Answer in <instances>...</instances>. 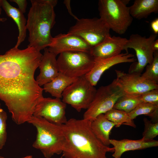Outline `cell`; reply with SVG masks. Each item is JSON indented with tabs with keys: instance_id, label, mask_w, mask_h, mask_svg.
Instances as JSON below:
<instances>
[{
	"instance_id": "28",
	"label": "cell",
	"mask_w": 158,
	"mask_h": 158,
	"mask_svg": "<svg viewBox=\"0 0 158 158\" xmlns=\"http://www.w3.org/2000/svg\"><path fill=\"white\" fill-rule=\"evenodd\" d=\"M140 98L142 102L158 106V89L152 90L140 95Z\"/></svg>"
},
{
	"instance_id": "26",
	"label": "cell",
	"mask_w": 158,
	"mask_h": 158,
	"mask_svg": "<svg viewBox=\"0 0 158 158\" xmlns=\"http://www.w3.org/2000/svg\"><path fill=\"white\" fill-rule=\"evenodd\" d=\"M144 129L142 138L146 140H153L158 135V122L154 123L147 118L143 119Z\"/></svg>"
},
{
	"instance_id": "7",
	"label": "cell",
	"mask_w": 158,
	"mask_h": 158,
	"mask_svg": "<svg viewBox=\"0 0 158 158\" xmlns=\"http://www.w3.org/2000/svg\"><path fill=\"white\" fill-rule=\"evenodd\" d=\"M124 93L114 79L110 84L100 87L94 99L83 114V119L92 122L97 117L112 109Z\"/></svg>"
},
{
	"instance_id": "8",
	"label": "cell",
	"mask_w": 158,
	"mask_h": 158,
	"mask_svg": "<svg viewBox=\"0 0 158 158\" xmlns=\"http://www.w3.org/2000/svg\"><path fill=\"white\" fill-rule=\"evenodd\" d=\"M110 30L100 18H82L77 20L68 32L79 37L91 48L100 44L111 36Z\"/></svg>"
},
{
	"instance_id": "1",
	"label": "cell",
	"mask_w": 158,
	"mask_h": 158,
	"mask_svg": "<svg viewBox=\"0 0 158 158\" xmlns=\"http://www.w3.org/2000/svg\"><path fill=\"white\" fill-rule=\"evenodd\" d=\"M42 55L30 47H14L0 55V99L18 125L31 119L36 106L44 97V89L34 78Z\"/></svg>"
},
{
	"instance_id": "31",
	"label": "cell",
	"mask_w": 158,
	"mask_h": 158,
	"mask_svg": "<svg viewBox=\"0 0 158 158\" xmlns=\"http://www.w3.org/2000/svg\"><path fill=\"white\" fill-rule=\"evenodd\" d=\"M71 1L69 0H65L63 1V3L65 5L69 14L74 18L77 20L78 18L76 16L73 14L71 9L70 5Z\"/></svg>"
},
{
	"instance_id": "12",
	"label": "cell",
	"mask_w": 158,
	"mask_h": 158,
	"mask_svg": "<svg viewBox=\"0 0 158 158\" xmlns=\"http://www.w3.org/2000/svg\"><path fill=\"white\" fill-rule=\"evenodd\" d=\"M117 83L124 94L141 95L149 90L158 89V84L145 79L138 74L126 73L115 70Z\"/></svg>"
},
{
	"instance_id": "21",
	"label": "cell",
	"mask_w": 158,
	"mask_h": 158,
	"mask_svg": "<svg viewBox=\"0 0 158 158\" xmlns=\"http://www.w3.org/2000/svg\"><path fill=\"white\" fill-rule=\"evenodd\" d=\"M77 78L69 77L59 72L54 79L44 85L43 89L52 96L60 99L65 89Z\"/></svg>"
},
{
	"instance_id": "33",
	"label": "cell",
	"mask_w": 158,
	"mask_h": 158,
	"mask_svg": "<svg viewBox=\"0 0 158 158\" xmlns=\"http://www.w3.org/2000/svg\"><path fill=\"white\" fill-rule=\"evenodd\" d=\"M152 48L154 51H158V40L156 39L152 43Z\"/></svg>"
},
{
	"instance_id": "6",
	"label": "cell",
	"mask_w": 158,
	"mask_h": 158,
	"mask_svg": "<svg viewBox=\"0 0 158 158\" xmlns=\"http://www.w3.org/2000/svg\"><path fill=\"white\" fill-rule=\"evenodd\" d=\"M57 61L59 72L77 78L85 76L91 70L95 59L90 52L73 51L61 53Z\"/></svg>"
},
{
	"instance_id": "5",
	"label": "cell",
	"mask_w": 158,
	"mask_h": 158,
	"mask_svg": "<svg viewBox=\"0 0 158 158\" xmlns=\"http://www.w3.org/2000/svg\"><path fill=\"white\" fill-rule=\"evenodd\" d=\"M128 0H99L100 18L110 30L120 35L124 34L131 25L133 18L127 5Z\"/></svg>"
},
{
	"instance_id": "24",
	"label": "cell",
	"mask_w": 158,
	"mask_h": 158,
	"mask_svg": "<svg viewBox=\"0 0 158 158\" xmlns=\"http://www.w3.org/2000/svg\"><path fill=\"white\" fill-rule=\"evenodd\" d=\"M145 67V71L141 76L146 79L158 84V51L154 52L152 63L147 65Z\"/></svg>"
},
{
	"instance_id": "27",
	"label": "cell",
	"mask_w": 158,
	"mask_h": 158,
	"mask_svg": "<svg viewBox=\"0 0 158 158\" xmlns=\"http://www.w3.org/2000/svg\"><path fill=\"white\" fill-rule=\"evenodd\" d=\"M6 113L1 108L0 103V150L5 145L7 139Z\"/></svg>"
},
{
	"instance_id": "13",
	"label": "cell",
	"mask_w": 158,
	"mask_h": 158,
	"mask_svg": "<svg viewBox=\"0 0 158 158\" xmlns=\"http://www.w3.org/2000/svg\"><path fill=\"white\" fill-rule=\"evenodd\" d=\"M91 47L78 36L67 32L59 34L53 37L52 42L47 48L56 56L61 53L68 51L90 52Z\"/></svg>"
},
{
	"instance_id": "35",
	"label": "cell",
	"mask_w": 158,
	"mask_h": 158,
	"mask_svg": "<svg viewBox=\"0 0 158 158\" xmlns=\"http://www.w3.org/2000/svg\"><path fill=\"white\" fill-rule=\"evenodd\" d=\"M7 19V18H0V23L5 21Z\"/></svg>"
},
{
	"instance_id": "36",
	"label": "cell",
	"mask_w": 158,
	"mask_h": 158,
	"mask_svg": "<svg viewBox=\"0 0 158 158\" xmlns=\"http://www.w3.org/2000/svg\"><path fill=\"white\" fill-rule=\"evenodd\" d=\"M2 0H0V8L1 6Z\"/></svg>"
},
{
	"instance_id": "18",
	"label": "cell",
	"mask_w": 158,
	"mask_h": 158,
	"mask_svg": "<svg viewBox=\"0 0 158 158\" xmlns=\"http://www.w3.org/2000/svg\"><path fill=\"white\" fill-rule=\"evenodd\" d=\"M1 7L7 16L12 18L17 26L19 34L14 47L18 48L26 36V19L23 13L18 8L12 6L7 0H2Z\"/></svg>"
},
{
	"instance_id": "11",
	"label": "cell",
	"mask_w": 158,
	"mask_h": 158,
	"mask_svg": "<svg viewBox=\"0 0 158 158\" xmlns=\"http://www.w3.org/2000/svg\"><path fill=\"white\" fill-rule=\"evenodd\" d=\"M66 107V104L60 99L43 97L36 106L33 116L42 118L53 124L62 125L67 121Z\"/></svg>"
},
{
	"instance_id": "2",
	"label": "cell",
	"mask_w": 158,
	"mask_h": 158,
	"mask_svg": "<svg viewBox=\"0 0 158 158\" xmlns=\"http://www.w3.org/2000/svg\"><path fill=\"white\" fill-rule=\"evenodd\" d=\"M86 120L71 118L62 125L65 141L62 153L65 158H107L114 147L104 145L95 135Z\"/></svg>"
},
{
	"instance_id": "3",
	"label": "cell",
	"mask_w": 158,
	"mask_h": 158,
	"mask_svg": "<svg viewBox=\"0 0 158 158\" xmlns=\"http://www.w3.org/2000/svg\"><path fill=\"white\" fill-rule=\"evenodd\" d=\"M26 28L29 32L28 47L40 51L49 47L53 37L51 30L56 23L54 8L56 0H31Z\"/></svg>"
},
{
	"instance_id": "25",
	"label": "cell",
	"mask_w": 158,
	"mask_h": 158,
	"mask_svg": "<svg viewBox=\"0 0 158 158\" xmlns=\"http://www.w3.org/2000/svg\"><path fill=\"white\" fill-rule=\"evenodd\" d=\"M157 109L158 106L148 103L142 102L128 114L131 119L133 120L140 115L149 116Z\"/></svg>"
},
{
	"instance_id": "17",
	"label": "cell",
	"mask_w": 158,
	"mask_h": 158,
	"mask_svg": "<svg viewBox=\"0 0 158 158\" xmlns=\"http://www.w3.org/2000/svg\"><path fill=\"white\" fill-rule=\"evenodd\" d=\"M109 142L114 149L112 155L114 158H121L124 152L128 151L142 150L158 146V140L154 139L146 140L143 138L138 140L110 139Z\"/></svg>"
},
{
	"instance_id": "22",
	"label": "cell",
	"mask_w": 158,
	"mask_h": 158,
	"mask_svg": "<svg viewBox=\"0 0 158 158\" xmlns=\"http://www.w3.org/2000/svg\"><path fill=\"white\" fill-rule=\"evenodd\" d=\"M104 115L108 120L115 124L116 127H119L121 125L134 128L136 127L133 120L131 119L128 113L123 111L112 108Z\"/></svg>"
},
{
	"instance_id": "20",
	"label": "cell",
	"mask_w": 158,
	"mask_h": 158,
	"mask_svg": "<svg viewBox=\"0 0 158 158\" xmlns=\"http://www.w3.org/2000/svg\"><path fill=\"white\" fill-rule=\"evenodd\" d=\"M129 7L133 18L140 20L147 18L152 13L158 12V0H135Z\"/></svg>"
},
{
	"instance_id": "30",
	"label": "cell",
	"mask_w": 158,
	"mask_h": 158,
	"mask_svg": "<svg viewBox=\"0 0 158 158\" xmlns=\"http://www.w3.org/2000/svg\"><path fill=\"white\" fill-rule=\"evenodd\" d=\"M151 28L154 34L157 35L158 33V18H156L151 22Z\"/></svg>"
},
{
	"instance_id": "34",
	"label": "cell",
	"mask_w": 158,
	"mask_h": 158,
	"mask_svg": "<svg viewBox=\"0 0 158 158\" xmlns=\"http://www.w3.org/2000/svg\"><path fill=\"white\" fill-rule=\"evenodd\" d=\"M0 158H5L3 157L0 156ZM20 158H32V156L31 155L27 156Z\"/></svg>"
},
{
	"instance_id": "16",
	"label": "cell",
	"mask_w": 158,
	"mask_h": 158,
	"mask_svg": "<svg viewBox=\"0 0 158 158\" xmlns=\"http://www.w3.org/2000/svg\"><path fill=\"white\" fill-rule=\"evenodd\" d=\"M56 57L47 48L44 49L39 66L40 73L36 80L40 86L51 82L58 75L59 71Z\"/></svg>"
},
{
	"instance_id": "32",
	"label": "cell",
	"mask_w": 158,
	"mask_h": 158,
	"mask_svg": "<svg viewBox=\"0 0 158 158\" xmlns=\"http://www.w3.org/2000/svg\"><path fill=\"white\" fill-rule=\"evenodd\" d=\"M149 116L151 119V121L154 123L158 122V109H156Z\"/></svg>"
},
{
	"instance_id": "4",
	"label": "cell",
	"mask_w": 158,
	"mask_h": 158,
	"mask_svg": "<svg viewBox=\"0 0 158 158\" xmlns=\"http://www.w3.org/2000/svg\"><path fill=\"white\" fill-rule=\"evenodd\" d=\"M28 123L37 131L36 138L32 144L46 158L62 153L65 138L62 125L49 122L44 118L33 116Z\"/></svg>"
},
{
	"instance_id": "15",
	"label": "cell",
	"mask_w": 158,
	"mask_h": 158,
	"mask_svg": "<svg viewBox=\"0 0 158 158\" xmlns=\"http://www.w3.org/2000/svg\"><path fill=\"white\" fill-rule=\"evenodd\" d=\"M128 41L126 38L111 35L100 44L91 47L90 52L95 60L110 58L120 54L122 50H125Z\"/></svg>"
},
{
	"instance_id": "10",
	"label": "cell",
	"mask_w": 158,
	"mask_h": 158,
	"mask_svg": "<svg viewBox=\"0 0 158 158\" xmlns=\"http://www.w3.org/2000/svg\"><path fill=\"white\" fill-rule=\"evenodd\" d=\"M157 37V35L154 34L151 35L147 38L137 34H132L130 36L125 46L126 53H128V48L134 49L138 62H133L131 65L129 73L141 75L146 66L152 63L154 51L151 46Z\"/></svg>"
},
{
	"instance_id": "29",
	"label": "cell",
	"mask_w": 158,
	"mask_h": 158,
	"mask_svg": "<svg viewBox=\"0 0 158 158\" xmlns=\"http://www.w3.org/2000/svg\"><path fill=\"white\" fill-rule=\"evenodd\" d=\"M11 2H15L18 5V8L23 13L26 12V9L27 6V2L26 0H10Z\"/></svg>"
},
{
	"instance_id": "23",
	"label": "cell",
	"mask_w": 158,
	"mask_h": 158,
	"mask_svg": "<svg viewBox=\"0 0 158 158\" xmlns=\"http://www.w3.org/2000/svg\"><path fill=\"white\" fill-rule=\"evenodd\" d=\"M140 95L124 94L117 100L113 108L128 113L142 102L140 99Z\"/></svg>"
},
{
	"instance_id": "37",
	"label": "cell",
	"mask_w": 158,
	"mask_h": 158,
	"mask_svg": "<svg viewBox=\"0 0 158 158\" xmlns=\"http://www.w3.org/2000/svg\"><path fill=\"white\" fill-rule=\"evenodd\" d=\"M1 8H0V15L1 13Z\"/></svg>"
},
{
	"instance_id": "19",
	"label": "cell",
	"mask_w": 158,
	"mask_h": 158,
	"mask_svg": "<svg viewBox=\"0 0 158 158\" xmlns=\"http://www.w3.org/2000/svg\"><path fill=\"white\" fill-rule=\"evenodd\" d=\"M113 122L108 120L104 114L98 116L91 123L90 127L94 134L105 145L109 146V135L113 127L115 126Z\"/></svg>"
},
{
	"instance_id": "9",
	"label": "cell",
	"mask_w": 158,
	"mask_h": 158,
	"mask_svg": "<svg viewBox=\"0 0 158 158\" xmlns=\"http://www.w3.org/2000/svg\"><path fill=\"white\" fill-rule=\"evenodd\" d=\"M85 76L77 78L64 90L62 101L70 105L78 112L87 109L93 100L97 91Z\"/></svg>"
},
{
	"instance_id": "14",
	"label": "cell",
	"mask_w": 158,
	"mask_h": 158,
	"mask_svg": "<svg viewBox=\"0 0 158 158\" xmlns=\"http://www.w3.org/2000/svg\"><path fill=\"white\" fill-rule=\"evenodd\" d=\"M134 56L131 54L121 53L110 58L95 60L92 69L85 76L92 85L95 86L106 70L118 63L135 62V59Z\"/></svg>"
}]
</instances>
